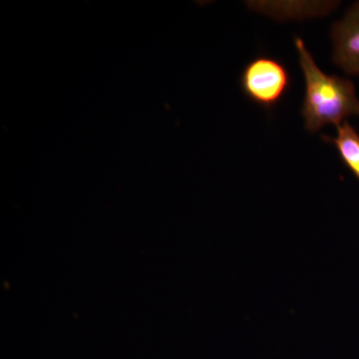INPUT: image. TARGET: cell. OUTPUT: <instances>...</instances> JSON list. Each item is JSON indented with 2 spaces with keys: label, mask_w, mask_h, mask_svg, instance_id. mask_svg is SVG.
Returning a JSON list of instances; mask_svg holds the SVG:
<instances>
[{
  "label": "cell",
  "mask_w": 359,
  "mask_h": 359,
  "mask_svg": "<svg viewBox=\"0 0 359 359\" xmlns=\"http://www.w3.org/2000/svg\"><path fill=\"white\" fill-rule=\"evenodd\" d=\"M294 45L306 82L301 113L306 131L316 133L327 125L337 127L346 118L359 117V99L353 82L321 71L301 37H295Z\"/></svg>",
  "instance_id": "cell-1"
},
{
  "label": "cell",
  "mask_w": 359,
  "mask_h": 359,
  "mask_svg": "<svg viewBox=\"0 0 359 359\" xmlns=\"http://www.w3.org/2000/svg\"><path fill=\"white\" fill-rule=\"evenodd\" d=\"M240 85L248 100L263 109L271 110L289 93L292 77L282 61L259 55L245 66Z\"/></svg>",
  "instance_id": "cell-2"
},
{
  "label": "cell",
  "mask_w": 359,
  "mask_h": 359,
  "mask_svg": "<svg viewBox=\"0 0 359 359\" xmlns=\"http://www.w3.org/2000/svg\"><path fill=\"white\" fill-rule=\"evenodd\" d=\"M334 61L344 72L359 76V1L332 26Z\"/></svg>",
  "instance_id": "cell-3"
},
{
  "label": "cell",
  "mask_w": 359,
  "mask_h": 359,
  "mask_svg": "<svg viewBox=\"0 0 359 359\" xmlns=\"http://www.w3.org/2000/svg\"><path fill=\"white\" fill-rule=\"evenodd\" d=\"M337 137L321 135V139L334 146L344 166L359 181V133L347 121L337 126Z\"/></svg>",
  "instance_id": "cell-4"
}]
</instances>
